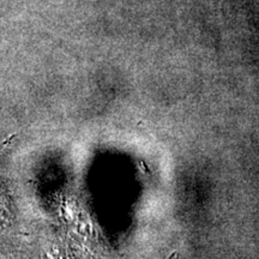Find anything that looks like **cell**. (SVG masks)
<instances>
[{
    "label": "cell",
    "instance_id": "6da1fadb",
    "mask_svg": "<svg viewBox=\"0 0 259 259\" xmlns=\"http://www.w3.org/2000/svg\"><path fill=\"white\" fill-rule=\"evenodd\" d=\"M0 259H15V258L10 257V255H6V254H2V253H0Z\"/></svg>",
    "mask_w": 259,
    "mask_h": 259
}]
</instances>
